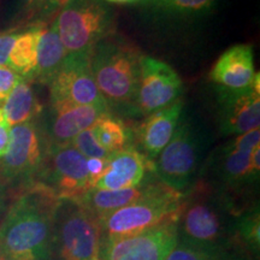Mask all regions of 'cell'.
<instances>
[{"label":"cell","instance_id":"cell-1","mask_svg":"<svg viewBox=\"0 0 260 260\" xmlns=\"http://www.w3.org/2000/svg\"><path fill=\"white\" fill-rule=\"evenodd\" d=\"M19 188L0 225V255L8 260H52L53 222L59 198L39 181Z\"/></svg>","mask_w":260,"mask_h":260},{"label":"cell","instance_id":"cell-2","mask_svg":"<svg viewBox=\"0 0 260 260\" xmlns=\"http://www.w3.org/2000/svg\"><path fill=\"white\" fill-rule=\"evenodd\" d=\"M240 212L229 195L209 181H197L184 194L176 220L177 242L225 254L235 247V220Z\"/></svg>","mask_w":260,"mask_h":260},{"label":"cell","instance_id":"cell-3","mask_svg":"<svg viewBox=\"0 0 260 260\" xmlns=\"http://www.w3.org/2000/svg\"><path fill=\"white\" fill-rule=\"evenodd\" d=\"M183 198L184 193L160 181H151L139 200L115 211L100 222L103 241L176 223Z\"/></svg>","mask_w":260,"mask_h":260},{"label":"cell","instance_id":"cell-4","mask_svg":"<svg viewBox=\"0 0 260 260\" xmlns=\"http://www.w3.org/2000/svg\"><path fill=\"white\" fill-rule=\"evenodd\" d=\"M142 56L119 39H103L90 51L94 80L106 103L113 105L136 99Z\"/></svg>","mask_w":260,"mask_h":260},{"label":"cell","instance_id":"cell-5","mask_svg":"<svg viewBox=\"0 0 260 260\" xmlns=\"http://www.w3.org/2000/svg\"><path fill=\"white\" fill-rule=\"evenodd\" d=\"M102 226L79 199H59L53 222L52 258L100 260Z\"/></svg>","mask_w":260,"mask_h":260},{"label":"cell","instance_id":"cell-6","mask_svg":"<svg viewBox=\"0 0 260 260\" xmlns=\"http://www.w3.org/2000/svg\"><path fill=\"white\" fill-rule=\"evenodd\" d=\"M111 24L109 10L99 0H70L54 27L68 54L90 53Z\"/></svg>","mask_w":260,"mask_h":260},{"label":"cell","instance_id":"cell-7","mask_svg":"<svg viewBox=\"0 0 260 260\" xmlns=\"http://www.w3.org/2000/svg\"><path fill=\"white\" fill-rule=\"evenodd\" d=\"M41 183L50 187L59 199H77L92 189L87 158L73 144L48 147L37 174Z\"/></svg>","mask_w":260,"mask_h":260},{"label":"cell","instance_id":"cell-8","mask_svg":"<svg viewBox=\"0 0 260 260\" xmlns=\"http://www.w3.org/2000/svg\"><path fill=\"white\" fill-rule=\"evenodd\" d=\"M199 164L198 142L189 126L183 124L176 129L169 144L157 155L153 170L159 181L172 189L184 193L194 184Z\"/></svg>","mask_w":260,"mask_h":260},{"label":"cell","instance_id":"cell-9","mask_svg":"<svg viewBox=\"0 0 260 260\" xmlns=\"http://www.w3.org/2000/svg\"><path fill=\"white\" fill-rule=\"evenodd\" d=\"M40 133L32 122L14 125L10 144L0 160V180L22 187L34 181L42 160Z\"/></svg>","mask_w":260,"mask_h":260},{"label":"cell","instance_id":"cell-10","mask_svg":"<svg viewBox=\"0 0 260 260\" xmlns=\"http://www.w3.org/2000/svg\"><path fill=\"white\" fill-rule=\"evenodd\" d=\"M51 103H70L109 109L94 80L90 53L68 54L50 82Z\"/></svg>","mask_w":260,"mask_h":260},{"label":"cell","instance_id":"cell-11","mask_svg":"<svg viewBox=\"0 0 260 260\" xmlns=\"http://www.w3.org/2000/svg\"><path fill=\"white\" fill-rule=\"evenodd\" d=\"M177 243L176 223L102 242L100 260H165Z\"/></svg>","mask_w":260,"mask_h":260},{"label":"cell","instance_id":"cell-12","mask_svg":"<svg viewBox=\"0 0 260 260\" xmlns=\"http://www.w3.org/2000/svg\"><path fill=\"white\" fill-rule=\"evenodd\" d=\"M182 90V81L170 65L151 57L140 61L136 103L144 113H152L175 103Z\"/></svg>","mask_w":260,"mask_h":260},{"label":"cell","instance_id":"cell-13","mask_svg":"<svg viewBox=\"0 0 260 260\" xmlns=\"http://www.w3.org/2000/svg\"><path fill=\"white\" fill-rule=\"evenodd\" d=\"M109 109L93 105H75L70 103H51L46 122L48 147L71 144L84 130L93 128Z\"/></svg>","mask_w":260,"mask_h":260},{"label":"cell","instance_id":"cell-14","mask_svg":"<svg viewBox=\"0 0 260 260\" xmlns=\"http://www.w3.org/2000/svg\"><path fill=\"white\" fill-rule=\"evenodd\" d=\"M259 74L251 86L242 89H226L222 99L220 126L226 135H241L260 125Z\"/></svg>","mask_w":260,"mask_h":260},{"label":"cell","instance_id":"cell-15","mask_svg":"<svg viewBox=\"0 0 260 260\" xmlns=\"http://www.w3.org/2000/svg\"><path fill=\"white\" fill-rule=\"evenodd\" d=\"M148 169L153 170V162L147 157L133 148H125L110 155L105 170L94 188L118 190L136 187L145 181Z\"/></svg>","mask_w":260,"mask_h":260},{"label":"cell","instance_id":"cell-16","mask_svg":"<svg viewBox=\"0 0 260 260\" xmlns=\"http://www.w3.org/2000/svg\"><path fill=\"white\" fill-rule=\"evenodd\" d=\"M256 76L254 56L249 45H235L218 58L210 73L213 82L226 89H242L251 86Z\"/></svg>","mask_w":260,"mask_h":260},{"label":"cell","instance_id":"cell-17","mask_svg":"<svg viewBox=\"0 0 260 260\" xmlns=\"http://www.w3.org/2000/svg\"><path fill=\"white\" fill-rule=\"evenodd\" d=\"M182 112V102L176 100L170 105L149 113L139 130V142L149 158H157L162 148L169 144Z\"/></svg>","mask_w":260,"mask_h":260},{"label":"cell","instance_id":"cell-18","mask_svg":"<svg viewBox=\"0 0 260 260\" xmlns=\"http://www.w3.org/2000/svg\"><path fill=\"white\" fill-rule=\"evenodd\" d=\"M149 182L151 181L145 180L139 186L118 190H103L92 188L77 199L100 223L109 214L139 200L147 190Z\"/></svg>","mask_w":260,"mask_h":260},{"label":"cell","instance_id":"cell-19","mask_svg":"<svg viewBox=\"0 0 260 260\" xmlns=\"http://www.w3.org/2000/svg\"><path fill=\"white\" fill-rule=\"evenodd\" d=\"M67 57L68 52L61 44L54 24L51 28L41 29L38 42L37 68L32 79L40 83L50 84Z\"/></svg>","mask_w":260,"mask_h":260},{"label":"cell","instance_id":"cell-20","mask_svg":"<svg viewBox=\"0 0 260 260\" xmlns=\"http://www.w3.org/2000/svg\"><path fill=\"white\" fill-rule=\"evenodd\" d=\"M3 105V111L11 126L31 122L42 110L30 84L23 77L16 84Z\"/></svg>","mask_w":260,"mask_h":260},{"label":"cell","instance_id":"cell-21","mask_svg":"<svg viewBox=\"0 0 260 260\" xmlns=\"http://www.w3.org/2000/svg\"><path fill=\"white\" fill-rule=\"evenodd\" d=\"M41 29H32L18 35L9 57V68L16 74L32 77L37 68L38 42Z\"/></svg>","mask_w":260,"mask_h":260},{"label":"cell","instance_id":"cell-22","mask_svg":"<svg viewBox=\"0 0 260 260\" xmlns=\"http://www.w3.org/2000/svg\"><path fill=\"white\" fill-rule=\"evenodd\" d=\"M235 247L259 260L260 253V218L258 207L241 211L235 220Z\"/></svg>","mask_w":260,"mask_h":260},{"label":"cell","instance_id":"cell-23","mask_svg":"<svg viewBox=\"0 0 260 260\" xmlns=\"http://www.w3.org/2000/svg\"><path fill=\"white\" fill-rule=\"evenodd\" d=\"M92 130L96 141L110 154L125 149L128 142V132L124 124L121 121L112 118L110 113L102 117Z\"/></svg>","mask_w":260,"mask_h":260},{"label":"cell","instance_id":"cell-24","mask_svg":"<svg viewBox=\"0 0 260 260\" xmlns=\"http://www.w3.org/2000/svg\"><path fill=\"white\" fill-rule=\"evenodd\" d=\"M71 144L75 146V148L80 152L83 157L87 159L90 158H99V159H109L111 154L100 146L96 141L95 136L93 134L92 128L84 130L76 135L71 141Z\"/></svg>","mask_w":260,"mask_h":260},{"label":"cell","instance_id":"cell-25","mask_svg":"<svg viewBox=\"0 0 260 260\" xmlns=\"http://www.w3.org/2000/svg\"><path fill=\"white\" fill-rule=\"evenodd\" d=\"M228 253L218 254L177 242L165 260H225Z\"/></svg>","mask_w":260,"mask_h":260},{"label":"cell","instance_id":"cell-26","mask_svg":"<svg viewBox=\"0 0 260 260\" xmlns=\"http://www.w3.org/2000/svg\"><path fill=\"white\" fill-rule=\"evenodd\" d=\"M21 79L22 77L9 67H0V104L6 102Z\"/></svg>","mask_w":260,"mask_h":260},{"label":"cell","instance_id":"cell-27","mask_svg":"<svg viewBox=\"0 0 260 260\" xmlns=\"http://www.w3.org/2000/svg\"><path fill=\"white\" fill-rule=\"evenodd\" d=\"M232 145L241 151L252 152L255 147L260 146V129H253L251 132L239 135L232 142Z\"/></svg>","mask_w":260,"mask_h":260},{"label":"cell","instance_id":"cell-28","mask_svg":"<svg viewBox=\"0 0 260 260\" xmlns=\"http://www.w3.org/2000/svg\"><path fill=\"white\" fill-rule=\"evenodd\" d=\"M18 35L15 32L0 35V67H9V57Z\"/></svg>","mask_w":260,"mask_h":260},{"label":"cell","instance_id":"cell-29","mask_svg":"<svg viewBox=\"0 0 260 260\" xmlns=\"http://www.w3.org/2000/svg\"><path fill=\"white\" fill-rule=\"evenodd\" d=\"M107 159H99V158H90L87 159V170H88L89 181L92 187L95 186L96 181L99 180L103 175L104 170L106 168Z\"/></svg>","mask_w":260,"mask_h":260},{"label":"cell","instance_id":"cell-30","mask_svg":"<svg viewBox=\"0 0 260 260\" xmlns=\"http://www.w3.org/2000/svg\"><path fill=\"white\" fill-rule=\"evenodd\" d=\"M10 134H11V125L9 124L8 119L3 109L0 107V158L6 153L10 144Z\"/></svg>","mask_w":260,"mask_h":260},{"label":"cell","instance_id":"cell-31","mask_svg":"<svg viewBox=\"0 0 260 260\" xmlns=\"http://www.w3.org/2000/svg\"><path fill=\"white\" fill-rule=\"evenodd\" d=\"M164 2L171 3L178 9L183 10H200L207 8L213 0H164Z\"/></svg>","mask_w":260,"mask_h":260},{"label":"cell","instance_id":"cell-32","mask_svg":"<svg viewBox=\"0 0 260 260\" xmlns=\"http://www.w3.org/2000/svg\"><path fill=\"white\" fill-rule=\"evenodd\" d=\"M225 260H255L253 259L248 253L240 249L239 247H234V248L228 253Z\"/></svg>","mask_w":260,"mask_h":260},{"label":"cell","instance_id":"cell-33","mask_svg":"<svg viewBox=\"0 0 260 260\" xmlns=\"http://www.w3.org/2000/svg\"><path fill=\"white\" fill-rule=\"evenodd\" d=\"M5 186L6 184L0 180V210H2L3 204H4V199H5Z\"/></svg>","mask_w":260,"mask_h":260},{"label":"cell","instance_id":"cell-34","mask_svg":"<svg viewBox=\"0 0 260 260\" xmlns=\"http://www.w3.org/2000/svg\"><path fill=\"white\" fill-rule=\"evenodd\" d=\"M111 3H121V4H126V3H134L138 2V0H109Z\"/></svg>","mask_w":260,"mask_h":260},{"label":"cell","instance_id":"cell-35","mask_svg":"<svg viewBox=\"0 0 260 260\" xmlns=\"http://www.w3.org/2000/svg\"><path fill=\"white\" fill-rule=\"evenodd\" d=\"M56 2L58 3V4H60V5H67L68 3L70 2V0H56Z\"/></svg>","mask_w":260,"mask_h":260},{"label":"cell","instance_id":"cell-36","mask_svg":"<svg viewBox=\"0 0 260 260\" xmlns=\"http://www.w3.org/2000/svg\"><path fill=\"white\" fill-rule=\"evenodd\" d=\"M0 260H8V259L4 258V256H2V255H0Z\"/></svg>","mask_w":260,"mask_h":260}]
</instances>
